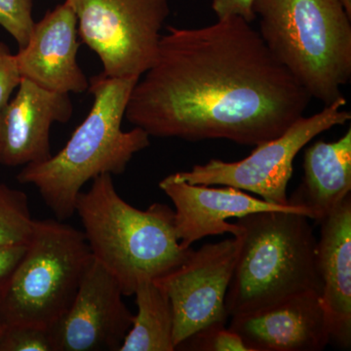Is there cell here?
Instances as JSON below:
<instances>
[{
	"mask_svg": "<svg viewBox=\"0 0 351 351\" xmlns=\"http://www.w3.org/2000/svg\"><path fill=\"white\" fill-rule=\"evenodd\" d=\"M311 100L250 23L230 16L195 29L167 27L124 119L149 137L256 147L304 117Z\"/></svg>",
	"mask_w": 351,
	"mask_h": 351,
	"instance_id": "1",
	"label": "cell"
},
{
	"mask_svg": "<svg viewBox=\"0 0 351 351\" xmlns=\"http://www.w3.org/2000/svg\"><path fill=\"white\" fill-rule=\"evenodd\" d=\"M138 78L100 75L89 80L91 110L66 145L43 162L24 166L17 175L31 184L58 219L75 214L83 186L101 174L121 175L138 152L151 145L149 135L138 127L122 130L129 97Z\"/></svg>",
	"mask_w": 351,
	"mask_h": 351,
	"instance_id": "2",
	"label": "cell"
},
{
	"mask_svg": "<svg viewBox=\"0 0 351 351\" xmlns=\"http://www.w3.org/2000/svg\"><path fill=\"white\" fill-rule=\"evenodd\" d=\"M75 214L95 260L133 295L140 281L157 280L182 265L193 249L180 244L174 209L154 203L132 206L119 195L112 175L101 174L77 196Z\"/></svg>",
	"mask_w": 351,
	"mask_h": 351,
	"instance_id": "3",
	"label": "cell"
},
{
	"mask_svg": "<svg viewBox=\"0 0 351 351\" xmlns=\"http://www.w3.org/2000/svg\"><path fill=\"white\" fill-rule=\"evenodd\" d=\"M241 232L226 297L228 317L253 313L301 293L321 294L313 226L304 215L265 211L235 221Z\"/></svg>",
	"mask_w": 351,
	"mask_h": 351,
	"instance_id": "4",
	"label": "cell"
},
{
	"mask_svg": "<svg viewBox=\"0 0 351 351\" xmlns=\"http://www.w3.org/2000/svg\"><path fill=\"white\" fill-rule=\"evenodd\" d=\"M263 43L325 106L351 80V17L338 0H255Z\"/></svg>",
	"mask_w": 351,
	"mask_h": 351,
	"instance_id": "5",
	"label": "cell"
},
{
	"mask_svg": "<svg viewBox=\"0 0 351 351\" xmlns=\"http://www.w3.org/2000/svg\"><path fill=\"white\" fill-rule=\"evenodd\" d=\"M92 258L82 230L34 219L24 256L0 290L1 322L49 328L73 302Z\"/></svg>",
	"mask_w": 351,
	"mask_h": 351,
	"instance_id": "6",
	"label": "cell"
},
{
	"mask_svg": "<svg viewBox=\"0 0 351 351\" xmlns=\"http://www.w3.org/2000/svg\"><path fill=\"white\" fill-rule=\"evenodd\" d=\"M77 18L78 36L103 64L101 75H144L156 60L169 0H68Z\"/></svg>",
	"mask_w": 351,
	"mask_h": 351,
	"instance_id": "7",
	"label": "cell"
},
{
	"mask_svg": "<svg viewBox=\"0 0 351 351\" xmlns=\"http://www.w3.org/2000/svg\"><path fill=\"white\" fill-rule=\"evenodd\" d=\"M346 100L341 97L309 117H302L278 137L256 145L253 152L237 162L211 159L193 169L173 174L179 181L191 184L232 186L255 193L267 202L291 205L287 188L293 163L302 147L323 132L350 121Z\"/></svg>",
	"mask_w": 351,
	"mask_h": 351,
	"instance_id": "8",
	"label": "cell"
},
{
	"mask_svg": "<svg viewBox=\"0 0 351 351\" xmlns=\"http://www.w3.org/2000/svg\"><path fill=\"white\" fill-rule=\"evenodd\" d=\"M240 239L203 245L182 265L156 282L168 295L174 316L176 350L195 332L226 325V297L239 255Z\"/></svg>",
	"mask_w": 351,
	"mask_h": 351,
	"instance_id": "9",
	"label": "cell"
},
{
	"mask_svg": "<svg viewBox=\"0 0 351 351\" xmlns=\"http://www.w3.org/2000/svg\"><path fill=\"white\" fill-rule=\"evenodd\" d=\"M123 297L117 279L92 258L73 302L48 328L53 351H119L134 319Z\"/></svg>",
	"mask_w": 351,
	"mask_h": 351,
	"instance_id": "10",
	"label": "cell"
},
{
	"mask_svg": "<svg viewBox=\"0 0 351 351\" xmlns=\"http://www.w3.org/2000/svg\"><path fill=\"white\" fill-rule=\"evenodd\" d=\"M158 186L174 204L176 233L184 248H191L195 242L211 235L230 233L239 237L241 230L237 223L226 221L230 218L239 219L258 212L285 211L311 219V212L304 208L274 204L232 186L217 189L191 184L179 181L173 174L164 178Z\"/></svg>",
	"mask_w": 351,
	"mask_h": 351,
	"instance_id": "11",
	"label": "cell"
},
{
	"mask_svg": "<svg viewBox=\"0 0 351 351\" xmlns=\"http://www.w3.org/2000/svg\"><path fill=\"white\" fill-rule=\"evenodd\" d=\"M230 329L251 351H320L331 343L327 314L314 291L232 316Z\"/></svg>",
	"mask_w": 351,
	"mask_h": 351,
	"instance_id": "12",
	"label": "cell"
},
{
	"mask_svg": "<svg viewBox=\"0 0 351 351\" xmlns=\"http://www.w3.org/2000/svg\"><path fill=\"white\" fill-rule=\"evenodd\" d=\"M12 100L0 110V164L24 167L52 156L53 124L73 114L69 94L49 91L22 78Z\"/></svg>",
	"mask_w": 351,
	"mask_h": 351,
	"instance_id": "13",
	"label": "cell"
},
{
	"mask_svg": "<svg viewBox=\"0 0 351 351\" xmlns=\"http://www.w3.org/2000/svg\"><path fill=\"white\" fill-rule=\"evenodd\" d=\"M77 18L68 0L34 23L27 43L16 54L22 78L57 93H83L89 80L77 63Z\"/></svg>",
	"mask_w": 351,
	"mask_h": 351,
	"instance_id": "14",
	"label": "cell"
},
{
	"mask_svg": "<svg viewBox=\"0 0 351 351\" xmlns=\"http://www.w3.org/2000/svg\"><path fill=\"white\" fill-rule=\"evenodd\" d=\"M316 269L321 302L329 321L331 341L351 346V196L319 223Z\"/></svg>",
	"mask_w": 351,
	"mask_h": 351,
	"instance_id": "15",
	"label": "cell"
},
{
	"mask_svg": "<svg viewBox=\"0 0 351 351\" xmlns=\"http://www.w3.org/2000/svg\"><path fill=\"white\" fill-rule=\"evenodd\" d=\"M304 179L288 198L289 204L304 208L319 225L351 191V129L336 142L318 141L304 156Z\"/></svg>",
	"mask_w": 351,
	"mask_h": 351,
	"instance_id": "16",
	"label": "cell"
},
{
	"mask_svg": "<svg viewBox=\"0 0 351 351\" xmlns=\"http://www.w3.org/2000/svg\"><path fill=\"white\" fill-rule=\"evenodd\" d=\"M138 313L119 351H174V316L168 295L154 280L136 288Z\"/></svg>",
	"mask_w": 351,
	"mask_h": 351,
	"instance_id": "17",
	"label": "cell"
},
{
	"mask_svg": "<svg viewBox=\"0 0 351 351\" xmlns=\"http://www.w3.org/2000/svg\"><path fill=\"white\" fill-rule=\"evenodd\" d=\"M34 223L27 193L0 184V246L27 244Z\"/></svg>",
	"mask_w": 351,
	"mask_h": 351,
	"instance_id": "18",
	"label": "cell"
},
{
	"mask_svg": "<svg viewBox=\"0 0 351 351\" xmlns=\"http://www.w3.org/2000/svg\"><path fill=\"white\" fill-rule=\"evenodd\" d=\"M0 351H53L49 329L32 324L4 325Z\"/></svg>",
	"mask_w": 351,
	"mask_h": 351,
	"instance_id": "19",
	"label": "cell"
},
{
	"mask_svg": "<svg viewBox=\"0 0 351 351\" xmlns=\"http://www.w3.org/2000/svg\"><path fill=\"white\" fill-rule=\"evenodd\" d=\"M177 350L195 351H251L237 332L225 325H212L195 332Z\"/></svg>",
	"mask_w": 351,
	"mask_h": 351,
	"instance_id": "20",
	"label": "cell"
},
{
	"mask_svg": "<svg viewBox=\"0 0 351 351\" xmlns=\"http://www.w3.org/2000/svg\"><path fill=\"white\" fill-rule=\"evenodd\" d=\"M34 0H0V25L24 47L34 27Z\"/></svg>",
	"mask_w": 351,
	"mask_h": 351,
	"instance_id": "21",
	"label": "cell"
},
{
	"mask_svg": "<svg viewBox=\"0 0 351 351\" xmlns=\"http://www.w3.org/2000/svg\"><path fill=\"white\" fill-rule=\"evenodd\" d=\"M22 76L18 68L16 55L5 43L0 41V110L10 100L14 90L19 86Z\"/></svg>",
	"mask_w": 351,
	"mask_h": 351,
	"instance_id": "22",
	"label": "cell"
},
{
	"mask_svg": "<svg viewBox=\"0 0 351 351\" xmlns=\"http://www.w3.org/2000/svg\"><path fill=\"white\" fill-rule=\"evenodd\" d=\"M254 3L255 0H213L212 9L216 14L217 19L237 16L251 24L257 19Z\"/></svg>",
	"mask_w": 351,
	"mask_h": 351,
	"instance_id": "23",
	"label": "cell"
},
{
	"mask_svg": "<svg viewBox=\"0 0 351 351\" xmlns=\"http://www.w3.org/2000/svg\"><path fill=\"white\" fill-rule=\"evenodd\" d=\"M27 244L0 246V290L6 285L24 256Z\"/></svg>",
	"mask_w": 351,
	"mask_h": 351,
	"instance_id": "24",
	"label": "cell"
},
{
	"mask_svg": "<svg viewBox=\"0 0 351 351\" xmlns=\"http://www.w3.org/2000/svg\"><path fill=\"white\" fill-rule=\"evenodd\" d=\"M338 1L343 7L348 15L351 17V0H338Z\"/></svg>",
	"mask_w": 351,
	"mask_h": 351,
	"instance_id": "25",
	"label": "cell"
},
{
	"mask_svg": "<svg viewBox=\"0 0 351 351\" xmlns=\"http://www.w3.org/2000/svg\"><path fill=\"white\" fill-rule=\"evenodd\" d=\"M3 323L1 322V320H0V332H1L2 329H3Z\"/></svg>",
	"mask_w": 351,
	"mask_h": 351,
	"instance_id": "26",
	"label": "cell"
}]
</instances>
